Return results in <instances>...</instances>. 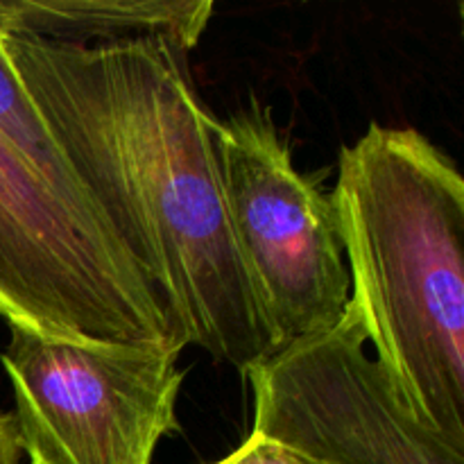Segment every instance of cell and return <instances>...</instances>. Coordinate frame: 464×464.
<instances>
[{
  "mask_svg": "<svg viewBox=\"0 0 464 464\" xmlns=\"http://www.w3.org/2000/svg\"><path fill=\"white\" fill-rule=\"evenodd\" d=\"M0 50L181 347L240 374L272 356L227 216L218 118L199 102L188 54L163 39L63 45L7 34Z\"/></svg>",
  "mask_w": 464,
  "mask_h": 464,
  "instance_id": "obj_1",
  "label": "cell"
},
{
  "mask_svg": "<svg viewBox=\"0 0 464 464\" xmlns=\"http://www.w3.org/2000/svg\"><path fill=\"white\" fill-rule=\"evenodd\" d=\"M349 304L408 411L464 447V179L415 127L372 122L338 157Z\"/></svg>",
  "mask_w": 464,
  "mask_h": 464,
  "instance_id": "obj_2",
  "label": "cell"
},
{
  "mask_svg": "<svg viewBox=\"0 0 464 464\" xmlns=\"http://www.w3.org/2000/svg\"><path fill=\"white\" fill-rule=\"evenodd\" d=\"M0 317L48 338L184 349L121 240L0 134Z\"/></svg>",
  "mask_w": 464,
  "mask_h": 464,
  "instance_id": "obj_3",
  "label": "cell"
},
{
  "mask_svg": "<svg viewBox=\"0 0 464 464\" xmlns=\"http://www.w3.org/2000/svg\"><path fill=\"white\" fill-rule=\"evenodd\" d=\"M213 136L231 234L276 352L326 334L352 295L334 202L295 168L256 98Z\"/></svg>",
  "mask_w": 464,
  "mask_h": 464,
  "instance_id": "obj_4",
  "label": "cell"
},
{
  "mask_svg": "<svg viewBox=\"0 0 464 464\" xmlns=\"http://www.w3.org/2000/svg\"><path fill=\"white\" fill-rule=\"evenodd\" d=\"M179 349L48 338L9 324L0 353L30 464H152L179 430Z\"/></svg>",
  "mask_w": 464,
  "mask_h": 464,
  "instance_id": "obj_5",
  "label": "cell"
},
{
  "mask_svg": "<svg viewBox=\"0 0 464 464\" xmlns=\"http://www.w3.org/2000/svg\"><path fill=\"white\" fill-rule=\"evenodd\" d=\"M252 435L320 464H464V447L417 420L367 352L356 308L245 372Z\"/></svg>",
  "mask_w": 464,
  "mask_h": 464,
  "instance_id": "obj_6",
  "label": "cell"
},
{
  "mask_svg": "<svg viewBox=\"0 0 464 464\" xmlns=\"http://www.w3.org/2000/svg\"><path fill=\"white\" fill-rule=\"evenodd\" d=\"M213 9V0H0V34L63 45L163 39L190 54Z\"/></svg>",
  "mask_w": 464,
  "mask_h": 464,
  "instance_id": "obj_7",
  "label": "cell"
},
{
  "mask_svg": "<svg viewBox=\"0 0 464 464\" xmlns=\"http://www.w3.org/2000/svg\"><path fill=\"white\" fill-rule=\"evenodd\" d=\"M0 134L50 181L63 190L71 198L80 199V202H89L84 190L75 181L72 172L68 170L66 161H63L62 152L54 145L53 136H50L48 127L41 121L39 111L32 104L30 95L23 89L21 80L9 66L7 57L0 50ZM95 211V208H93ZM98 213V211H95ZM100 216V213H98ZM107 225V222H104Z\"/></svg>",
  "mask_w": 464,
  "mask_h": 464,
  "instance_id": "obj_8",
  "label": "cell"
},
{
  "mask_svg": "<svg viewBox=\"0 0 464 464\" xmlns=\"http://www.w3.org/2000/svg\"><path fill=\"white\" fill-rule=\"evenodd\" d=\"M211 464H320V462L311 460V458L302 456V453L290 451V449L281 447V444L276 442H270V440L249 433V438L245 440L236 451H231L227 458H222V460L211 462Z\"/></svg>",
  "mask_w": 464,
  "mask_h": 464,
  "instance_id": "obj_9",
  "label": "cell"
},
{
  "mask_svg": "<svg viewBox=\"0 0 464 464\" xmlns=\"http://www.w3.org/2000/svg\"><path fill=\"white\" fill-rule=\"evenodd\" d=\"M18 460H21V449H18L14 417L0 412V464H18Z\"/></svg>",
  "mask_w": 464,
  "mask_h": 464,
  "instance_id": "obj_10",
  "label": "cell"
}]
</instances>
